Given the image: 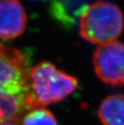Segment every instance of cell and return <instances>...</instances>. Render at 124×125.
I'll return each instance as SVG.
<instances>
[{
    "instance_id": "cell-1",
    "label": "cell",
    "mask_w": 124,
    "mask_h": 125,
    "mask_svg": "<svg viewBox=\"0 0 124 125\" xmlns=\"http://www.w3.org/2000/svg\"><path fill=\"white\" fill-rule=\"evenodd\" d=\"M25 52L0 43V121H20L34 109Z\"/></svg>"
},
{
    "instance_id": "cell-2",
    "label": "cell",
    "mask_w": 124,
    "mask_h": 125,
    "mask_svg": "<svg viewBox=\"0 0 124 125\" xmlns=\"http://www.w3.org/2000/svg\"><path fill=\"white\" fill-rule=\"evenodd\" d=\"M123 11L113 2L98 0L81 11L79 33L91 44L102 45L114 42L123 33Z\"/></svg>"
},
{
    "instance_id": "cell-3",
    "label": "cell",
    "mask_w": 124,
    "mask_h": 125,
    "mask_svg": "<svg viewBox=\"0 0 124 125\" xmlns=\"http://www.w3.org/2000/svg\"><path fill=\"white\" fill-rule=\"evenodd\" d=\"M29 80L34 109L64 100L78 86L76 78L47 62H39L31 68Z\"/></svg>"
},
{
    "instance_id": "cell-4",
    "label": "cell",
    "mask_w": 124,
    "mask_h": 125,
    "mask_svg": "<svg viewBox=\"0 0 124 125\" xmlns=\"http://www.w3.org/2000/svg\"><path fill=\"white\" fill-rule=\"evenodd\" d=\"M97 76L105 84L124 86V43L118 41L99 45L93 56Z\"/></svg>"
},
{
    "instance_id": "cell-5",
    "label": "cell",
    "mask_w": 124,
    "mask_h": 125,
    "mask_svg": "<svg viewBox=\"0 0 124 125\" xmlns=\"http://www.w3.org/2000/svg\"><path fill=\"white\" fill-rule=\"evenodd\" d=\"M27 23V14L19 0H0V38H17L24 32Z\"/></svg>"
},
{
    "instance_id": "cell-6",
    "label": "cell",
    "mask_w": 124,
    "mask_h": 125,
    "mask_svg": "<svg viewBox=\"0 0 124 125\" xmlns=\"http://www.w3.org/2000/svg\"><path fill=\"white\" fill-rule=\"evenodd\" d=\"M97 115L103 125H124V95L106 97L100 105Z\"/></svg>"
},
{
    "instance_id": "cell-7",
    "label": "cell",
    "mask_w": 124,
    "mask_h": 125,
    "mask_svg": "<svg viewBox=\"0 0 124 125\" xmlns=\"http://www.w3.org/2000/svg\"><path fill=\"white\" fill-rule=\"evenodd\" d=\"M22 125H58L51 111L39 107L26 114L22 119Z\"/></svg>"
},
{
    "instance_id": "cell-8",
    "label": "cell",
    "mask_w": 124,
    "mask_h": 125,
    "mask_svg": "<svg viewBox=\"0 0 124 125\" xmlns=\"http://www.w3.org/2000/svg\"><path fill=\"white\" fill-rule=\"evenodd\" d=\"M0 125H19V122L12 121V120H5L0 121Z\"/></svg>"
},
{
    "instance_id": "cell-9",
    "label": "cell",
    "mask_w": 124,
    "mask_h": 125,
    "mask_svg": "<svg viewBox=\"0 0 124 125\" xmlns=\"http://www.w3.org/2000/svg\"><path fill=\"white\" fill-rule=\"evenodd\" d=\"M33 1H39V0H33Z\"/></svg>"
}]
</instances>
